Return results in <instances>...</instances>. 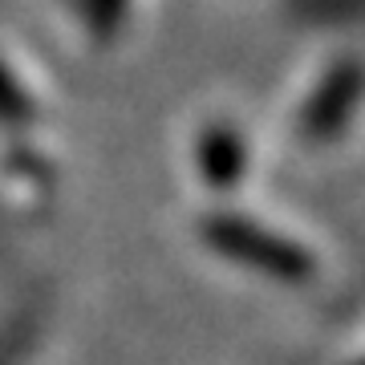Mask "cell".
Returning <instances> with one entry per match:
<instances>
[{
	"label": "cell",
	"mask_w": 365,
	"mask_h": 365,
	"mask_svg": "<svg viewBox=\"0 0 365 365\" xmlns=\"http://www.w3.org/2000/svg\"><path fill=\"white\" fill-rule=\"evenodd\" d=\"M361 93H365V66L361 61H337V69L321 81L317 98L309 102L304 130L317 134V138L337 134L353 118V110L361 106Z\"/></svg>",
	"instance_id": "6da1fadb"
}]
</instances>
